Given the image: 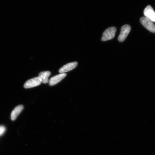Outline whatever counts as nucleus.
Instances as JSON below:
<instances>
[{
  "label": "nucleus",
  "instance_id": "nucleus-1",
  "mask_svg": "<svg viewBox=\"0 0 155 155\" xmlns=\"http://www.w3.org/2000/svg\"><path fill=\"white\" fill-rule=\"evenodd\" d=\"M116 31V28L114 27H111L106 29L103 34L102 41H105L112 39L115 36Z\"/></svg>",
  "mask_w": 155,
  "mask_h": 155
},
{
  "label": "nucleus",
  "instance_id": "nucleus-3",
  "mask_svg": "<svg viewBox=\"0 0 155 155\" xmlns=\"http://www.w3.org/2000/svg\"><path fill=\"white\" fill-rule=\"evenodd\" d=\"M41 83V81L39 77H35L26 81L25 83L24 87L26 89L32 88L39 86Z\"/></svg>",
  "mask_w": 155,
  "mask_h": 155
},
{
  "label": "nucleus",
  "instance_id": "nucleus-4",
  "mask_svg": "<svg viewBox=\"0 0 155 155\" xmlns=\"http://www.w3.org/2000/svg\"><path fill=\"white\" fill-rule=\"evenodd\" d=\"M130 30L131 27L129 25H126L122 26L120 33L118 37V40L120 42L124 41L127 38Z\"/></svg>",
  "mask_w": 155,
  "mask_h": 155
},
{
  "label": "nucleus",
  "instance_id": "nucleus-5",
  "mask_svg": "<svg viewBox=\"0 0 155 155\" xmlns=\"http://www.w3.org/2000/svg\"><path fill=\"white\" fill-rule=\"evenodd\" d=\"M144 13L145 17L155 22V12L150 5L147 6L144 9Z\"/></svg>",
  "mask_w": 155,
  "mask_h": 155
},
{
  "label": "nucleus",
  "instance_id": "nucleus-9",
  "mask_svg": "<svg viewBox=\"0 0 155 155\" xmlns=\"http://www.w3.org/2000/svg\"><path fill=\"white\" fill-rule=\"evenodd\" d=\"M51 72L50 71H45L41 72L39 74L38 77L41 80V83L44 84H46L48 83V77L51 75Z\"/></svg>",
  "mask_w": 155,
  "mask_h": 155
},
{
  "label": "nucleus",
  "instance_id": "nucleus-8",
  "mask_svg": "<svg viewBox=\"0 0 155 155\" xmlns=\"http://www.w3.org/2000/svg\"><path fill=\"white\" fill-rule=\"evenodd\" d=\"M24 108V106L22 105H20L16 107L12 112L11 119L12 121L15 120L19 114L22 112Z\"/></svg>",
  "mask_w": 155,
  "mask_h": 155
},
{
  "label": "nucleus",
  "instance_id": "nucleus-7",
  "mask_svg": "<svg viewBox=\"0 0 155 155\" xmlns=\"http://www.w3.org/2000/svg\"><path fill=\"white\" fill-rule=\"evenodd\" d=\"M77 65L78 63L76 61L68 63L59 69V72L60 73H64L68 72L74 69Z\"/></svg>",
  "mask_w": 155,
  "mask_h": 155
},
{
  "label": "nucleus",
  "instance_id": "nucleus-10",
  "mask_svg": "<svg viewBox=\"0 0 155 155\" xmlns=\"http://www.w3.org/2000/svg\"><path fill=\"white\" fill-rule=\"evenodd\" d=\"M5 127L3 126H0V136L3 135L5 131Z\"/></svg>",
  "mask_w": 155,
  "mask_h": 155
},
{
  "label": "nucleus",
  "instance_id": "nucleus-2",
  "mask_svg": "<svg viewBox=\"0 0 155 155\" xmlns=\"http://www.w3.org/2000/svg\"><path fill=\"white\" fill-rule=\"evenodd\" d=\"M140 22L147 30L155 33V25L152 21L146 17H143L140 18Z\"/></svg>",
  "mask_w": 155,
  "mask_h": 155
},
{
  "label": "nucleus",
  "instance_id": "nucleus-6",
  "mask_svg": "<svg viewBox=\"0 0 155 155\" xmlns=\"http://www.w3.org/2000/svg\"><path fill=\"white\" fill-rule=\"evenodd\" d=\"M67 74L65 73H61L60 74L56 75L51 79L49 81V84L50 86H53L61 82L64 78L67 76Z\"/></svg>",
  "mask_w": 155,
  "mask_h": 155
}]
</instances>
